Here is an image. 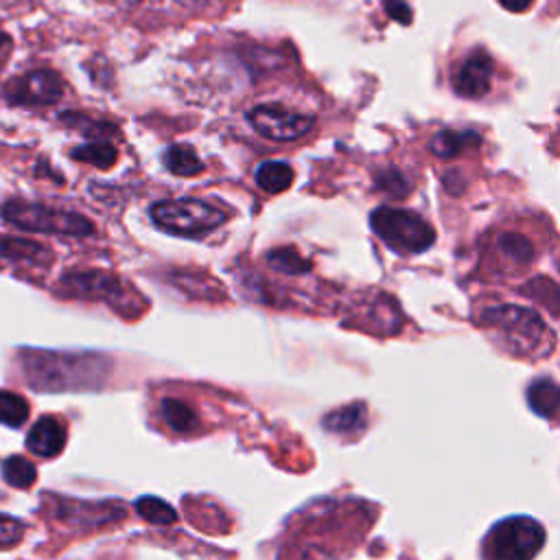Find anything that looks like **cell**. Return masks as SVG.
<instances>
[{"label": "cell", "instance_id": "cell-5", "mask_svg": "<svg viewBox=\"0 0 560 560\" xmlns=\"http://www.w3.org/2000/svg\"><path fill=\"white\" fill-rule=\"evenodd\" d=\"M374 234L398 254H420L435 241L433 228L416 212L398 208H376L370 214Z\"/></svg>", "mask_w": 560, "mask_h": 560}, {"label": "cell", "instance_id": "cell-19", "mask_svg": "<svg viewBox=\"0 0 560 560\" xmlns=\"http://www.w3.org/2000/svg\"><path fill=\"white\" fill-rule=\"evenodd\" d=\"M477 133L472 131H453V129H444L440 131L438 136H433L431 140V151L438 155V158H453L457 155L462 149L470 147V144H477Z\"/></svg>", "mask_w": 560, "mask_h": 560}, {"label": "cell", "instance_id": "cell-21", "mask_svg": "<svg viewBox=\"0 0 560 560\" xmlns=\"http://www.w3.org/2000/svg\"><path fill=\"white\" fill-rule=\"evenodd\" d=\"M28 411H31V407L20 394L0 389V424L18 429L26 422Z\"/></svg>", "mask_w": 560, "mask_h": 560}, {"label": "cell", "instance_id": "cell-12", "mask_svg": "<svg viewBox=\"0 0 560 560\" xmlns=\"http://www.w3.org/2000/svg\"><path fill=\"white\" fill-rule=\"evenodd\" d=\"M66 446V427L55 416H42L26 435V448L39 457H55Z\"/></svg>", "mask_w": 560, "mask_h": 560}, {"label": "cell", "instance_id": "cell-23", "mask_svg": "<svg viewBox=\"0 0 560 560\" xmlns=\"http://www.w3.org/2000/svg\"><path fill=\"white\" fill-rule=\"evenodd\" d=\"M136 512L151 525H171L177 521V512L160 497H140L136 501Z\"/></svg>", "mask_w": 560, "mask_h": 560}, {"label": "cell", "instance_id": "cell-30", "mask_svg": "<svg viewBox=\"0 0 560 560\" xmlns=\"http://www.w3.org/2000/svg\"><path fill=\"white\" fill-rule=\"evenodd\" d=\"M9 50H11V37H9L7 33H2V31H0V66L4 63V59H7Z\"/></svg>", "mask_w": 560, "mask_h": 560}, {"label": "cell", "instance_id": "cell-16", "mask_svg": "<svg viewBox=\"0 0 560 560\" xmlns=\"http://www.w3.org/2000/svg\"><path fill=\"white\" fill-rule=\"evenodd\" d=\"M324 427L332 433L343 435L359 433L365 427V407L361 402H352L341 409H335L324 418Z\"/></svg>", "mask_w": 560, "mask_h": 560}, {"label": "cell", "instance_id": "cell-3", "mask_svg": "<svg viewBox=\"0 0 560 560\" xmlns=\"http://www.w3.org/2000/svg\"><path fill=\"white\" fill-rule=\"evenodd\" d=\"M153 223L175 236H203L228 221V212L203 199H164L151 206Z\"/></svg>", "mask_w": 560, "mask_h": 560}, {"label": "cell", "instance_id": "cell-1", "mask_svg": "<svg viewBox=\"0 0 560 560\" xmlns=\"http://www.w3.org/2000/svg\"><path fill=\"white\" fill-rule=\"evenodd\" d=\"M24 372L35 389H85L96 387L107 374V365L94 354H55L28 352L24 354Z\"/></svg>", "mask_w": 560, "mask_h": 560}, {"label": "cell", "instance_id": "cell-18", "mask_svg": "<svg viewBox=\"0 0 560 560\" xmlns=\"http://www.w3.org/2000/svg\"><path fill=\"white\" fill-rule=\"evenodd\" d=\"M291 182H293V168L284 162H265L256 171V184L271 195L287 190Z\"/></svg>", "mask_w": 560, "mask_h": 560}, {"label": "cell", "instance_id": "cell-28", "mask_svg": "<svg viewBox=\"0 0 560 560\" xmlns=\"http://www.w3.org/2000/svg\"><path fill=\"white\" fill-rule=\"evenodd\" d=\"M378 184H381L385 190H389L392 195H396V197L407 195V192H405L407 186H405V182H402V177H400L398 173H383V175L378 177Z\"/></svg>", "mask_w": 560, "mask_h": 560}, {"label": "cell", "instance_id": "cell-9", "mask_svg": "<svg viewBox=\"0 0 560 560\" xmlns=\"http://www.w3.org/2000/svg\"><path fill=\"white\" fill-rule=\"evenodd\" d=\"M63 94V81L57 72L39 68L20 74L7 83V98L15 105H52Z\"/></svg>", "mask_w": 560, "mask_h": 560}, {"label": "cell", "instance_id": "cell-17", "mask_svg": "<svg viewBox=\"0 0 560 560\" xmlns=\"http://www.w3.org/2000/svg\"><path fill=\"white\" fill-rule=\"evenodd\" d=\"M166 168L177 177H195L203 171V162L188 144H173L164 153Z\"/></svg>", "mask_w": 560, "mask_h": 560}, {"label": "cell", "instance_id": "cell-29", "mask_svg": "<svg viewBox=\"0 0 560 560\" xmlns=\"http://www.w3.org/2000/svg\"><path fill=\"white\" fill-rule=\"evenodd\" d=\"M532 2H534V0H499V4H501L503 9L514 11V13H521V11L529 9V4H532Z\"/></svg>", "mask_w": 560, "mask_h": 560}, {"label": "cell", "instance_id": "cell-11", "mask_svg": "<svg viewBox=\"0 0 560 560\" xmlns=\"http://www.w3.org/2000/svg\"><path fill=\"white\" fill-rule=\"evenodd\" d=\"M492 59L483 50L470 52L453 74V90L464 98H479L490 90Z\"/></svg>", "mask_w": 560, "mask_h": 560}, {"label": "cell", "instance_id": "cell-14", "mask_svg": "<svg viewBox=\"0 0 560 560\" xmlns=\"http://www.w3.org/2000/svg\"><path fill=\"white\" fill-rule=\"evenodd\" d=\"M527 405L542 418H553L560 411V385L553 378H536L527 387Z\"/></svg>", "mask_w": 560, "mask_h": 560}, {"label": "cell", "instance_id": "cell-20", "mask_svg": "<svg viewBox=\"0 0 560 560\" xmlns=\"http://www.w3.org/2000/svg\"><path fill=\"white\" fill-rule=\"evenodd\" d=\"M2 479L20 490H26L35 483L37 479V468L33 466V462H28L22 455H9L2 462Z\"/></svg>", "mask_w": 560, "mask_h": 560}, {"label": "cell", "instance_id": "cell-13", "mask_svg": "<svg viewBox=\"0 0 560 560\" xmlns=\"http://www.w3.org/2000/svg\"><path fill=\"white\" fill-rule=\"evenodd\" d=\"M0 258L9 262H26V265H48L52 260V252L42 247L35 241L0 236Z\"/></svg>", "mask_w": 560, "mask_h": 560}, {"label": "cell", "instance_id": "cell-15", "mask_svg": "<svg viewBox=\"0 0 560 560\" xmlns=\"http://www.w3.org/2000/svg\"><path fill=\"white\" fill-rule=\"evenodd\" d=\"M160 416L175 433H192L199 429L197 411L177 398H164L160 402Z\"/></svg>", "mask_w": 560, "mask_h": 560}, {"label": "cell", "instance_id": "cell-27", "mask_svg": "<svg viewBox=\"0 0 560 560\" xmlns=\"http://www.w3.org/2000/svg\"><path fill=\"white\" fill-rule=\"evenodd\" d=\"M385 11L389 18H394L400 24H409L411 22V9L405 0H383Z\"/></svg>", "mask_w": 560, "mask_h": 560}, {"label": "cell", "instance_id": "cell-26", "mask_svg": "<svg viewBox=\"0 0 560 560\" xmlns=\"http://www.w3.org/2000/svg\"><path fill=\"white\" fill-rule=\"evenodd\" d=\"M22 534H24V527L20 521L7 514H0V549L15 545L22 538Z\"/></svg>", "mask_w": 560, "mask_h": 560}, {"label": "cell", "instance_id": "cell-2", "mask_svg": "<svg viewBox=\"0 0 560 560\" xmlns=\"http://www.w3.org/2000/svg\"><path fill=\"white\" fill-rule=\"evenodd\" d=\"M483 324L503 341L508 352L525 357V354H547L545 337L547 326L545 322L529 308L514 306V304H499L483 311Z\"/></svg>", "mask_w": 560, "mask_h": 560}, {"label": "cell", "instance_id": "cell-8", "mask_svg": "<svg viewBox=\"0 0 560 560\" xmlns=\"http://www.w3.org/2000/svg\"><path fill=\"white\" fill-rule=\"evenodd\" d=\"M61 284L68 293L79 298H90L109 304L116 311H127L131 289L122 284L120 278L107 273V271H70L61 278Z\"/></svg>", "mask_w": 560, "mask_h": 560}, {"label": "cell", "instance_id": "cell-4", "mask_svg": "<svg viewBox=\"0 0 560 560\" xmlns=\"http://www.w3.org/2000/svg\"><path fill=\"white\" fill-rule=\"evenodd\" d=\"M2 219L18 230L63 234V236H90L94 234V223L79 212L59 210L44 203L13 199L2 206Z\"/></svg>", "mask_w": 560, "mask_h": 560}, {"label": "cell", "instance_id": "cell-7", "mask_svg": "<svg viewBox=\"0 0 560 560\" xmlns=\"http://www.w3.org/2000/svg\"><path fill=\"white\" fill-rule=\"evenodd\" d=\"M249 125L262 136L273 142H291L306 136L313 127V118L293 109H287L278 103L256 105L247 112Z\"/></svg>", "mask_w": 560, "mask_h": 560}, {"label": "cell", "instance_id": "cell-10", "mask_svg": "<svg viewBox=\"0 0 560 560\" xmlns=\"http://www.w3.org/2000/svg\"><path fill=\"white\" fill-rule=\"evenodd\" d=\"M55 514L61 523L72 527H101L125 516V510L114 503H88V501H59Z\"/></svg>", "mask_w": 560, "mask_h": 560}, {"label": "cell", "instance_id": "cell-6", "mask_svg": "<svg viewBox=\"0 0 560 560\" xmlns=\"http://www.w3.org/2000/svg\"><path fill=\"white\" fill-rule=\"evenodd\" d=\"M545 542V529L529 516H510L486 536L483 553L499 560L534 558Z\"/></svg>", "mask_w": 560, "mask_h": 560}, {"label": "cell", "instance_id": "cell-24", "mask_svg": "<svg viewBox=\"0 0 560 560\" xmlns=\"http://www.w3.org/2000/svg\"><path fill=\"white\" fill-rule=\"evenodd\" d=\"M499 249L518 265H529L534 258L532 243L518 232H505L499 236Z\"/></svg>", "mask_w": 560, "mask_h": 560}, {"label": "cell", "instance_id": "cell-25", "mask_svg": "<svg viewBox=\"0 0 560 560\" xmlns=\"http://www.w3.org/2000/svg\"><path fill=\"white\" fill-rule=\"evenodd\" d=\"M269 265L282 273H304L308 269V260H304L293 247H278L267 256Z\"/></svg>", "mask_w": 560, "mask_h": 560}, {"label": "cell", "instance_id": "cell-22", "mask_svg": "<svg viewBox=\"0 0 560 560\" xmlns=\"http://www.w3.org/2000/svg\"><path fill=\"white\" fill-rule=\"evenodd\" d=\"M70 155H72L74 160L94 164V166H98V168H109V166L116 162V147L98 138L96 142H88V144H81V147L72 149Z\"/></svg>", "mask_w": 560, "mask_h": 560}]
</instances>
